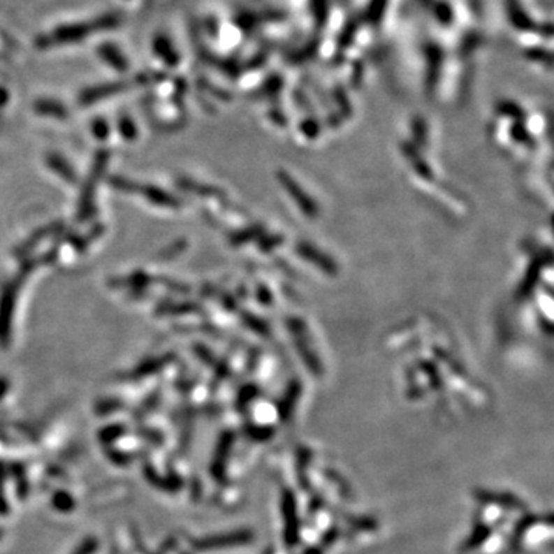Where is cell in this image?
<instances>
[{
	"label": "cell",
	"mask_w": 554,
	"mask_h": 554,
	"mask_svg": "<svg viewBox=\"0 0 554 554\" xmlns=\"http://www.w3.org/2000/svg\"><path fill=\"white\" fill-rule=\"evenodd\" d=\"M120 131H122V136L125 139H134L136 138V128L133 126V124L130 120H122V124H120Z\"/></svg>",
	"instance_id": "9"
},
{
	"label": "cell",
	"mask_w": 554,
	"mask_h": 554,
	"mask_svg": "<svg viewBox=\"0 0 554 554\" xmlns=\"http://www.w3.org/2000/svg\"><path fill=\"white\" fill-rule=\"evenodd\" d=\"M47 163L59 174L60 177L66 180L68 184H75V182H78L75 171L71 168L70 163H68L65 159H62L60 156H56V154H51L47 157Z\"/></svg>",
	"instance_id": "5"
},
{
	"label": "cell",
	"mask_w": 554,
	"mask_h": 554,
	"mask_svg": "<svg viewBox=\"0 0 554 554\" xmlns=\"http://www.w3.org/2000/svg\"><path fill=\"white\" fill-rule=\"evenodd\" d=\"M110 184H111L112 188L120 189V191H125V193H136L139 189L138 184H134V182L128 180L125 177H119V176L111 177Z\"/></svg>",
	"instance_id": "7"
},
{
	"label": "cell",
	"mask_w": 554,
	"mask_h": 554,
	"mask_svg": "<svg viewBox=\"0 0 554 554\" xmlns=\"http://www.w3.org/2000/svg\"><path fill=\"white\" fill-rule=\"evenodd\" d=\"M39 108H41V111L47 112V115L59 116V117L65 116V112H64L65 110L62 108V106H59V105H52V103H47V105H43V103H41V105H39Z\"/></svg>",
	"instance_id": "8"
},
{
	"label": "cell",
	"mask_w": 554,
	"mask_h": 554,
	"mask_svg": "<svg viewBox=\"0 0 554 554\" xmlns=\"http://www.w3.org/2000/svg\"><path fill=\"white\" fill-rule=\"evenodd\" d=\"M106 162H108V154H106L105 151L103 153H99L94 163H93V168H91L89 176L85 182V187H83V189H82L80 202H79V220L88 219L91 216V212H93L96 184L102 176Z\"/></svg>",
	"instance_id": "2"
},
{
	"label": "cell",
	"mask_w": 554,
	"mask_h": 554,
	"mask_svg": "<svg viewBox=\"0 0 554 554\" xmlns=\"http://www.w3.org/2000/svg\"><path fill=\"white\" fill-rule=\"evenodd\" d=\"M62 228H64V224H60V222H56V224L48 225V226H43L42 230L36 231L31 238H29L27 242H24V244H22V245L17 248L16 254H17V256H24V254L29 253L37 244H39L41 240L50 238L51 234H54V233L60 231Z\"/></svg>",
	"instance_id": "4"
},
{
	"label": "cell",
	"mask_w": 554,
	"mask_h": 554,
	"mask_svg": "<svg viewBox=\"0 0 554 554\" xmlns=\"http://www.w3.org/2000/svg\"><path fill=\"white\" fill-rule=\"evenodd\" d=\"M96 545L97 544L94 539H88V541H85L79 546V550L75 551V554H93L96 550Z\"/></svg>",
	"instance_id": "10"
},
{
	"label": "cell",
	"mask_w": 554,
	"mask_h": 554,
	"mask_svg": "<svg viewBox=\"0 0 554 554\" xmlns=\"http://www.w3.org/2000/svg\"><path fill=\"white\" fill-rule=\"evenodd\" d=\"M20 279L6 282L0 291V345L6 348L11 342V326L16 307Z\"/></svg>",
	"instance_id": "1"
},
{
	"label": "cell",
	"mask_w": 554,
	"mask_h": 554,
	"mask_svg": "<svg viewBox=\"0 0 554 554\" xmlns=\"http://www.w3.org/2000/svg\"><path fill=\"white\" fill-rule=\"evenodd\" d=\"M139 193H142L145 196V199L153 202L154 205H161V207H179V201L176 197H173L171 194H168L166 191L161 188H156V187H151V185H145V187H139L138 189Z\"/></svg>",
	"instance_id": "3"
},
{
	"label": "cell",
	"mask_w": 554,
	"mask_h": 554,
	"mask_svg": "<svg viewBox=\"0 0 554 554\" xmlns=\"http://www.w3.org/2000/svg\"><path fill=\"white\" fill-rule=\"evenodd\" d=\"M6 390H8V382H6V379H0V399L3 398Z\"/></svg>",
	"instance_id": "12"
},
{
	"label": "cell",
	"mask_w": 554,
	"mask_h": 554,
	"mask_svg": "<svg viewBox=\"0 0 554 554\" xmlns=\"http://www.w3.org/2000/svg\"><path fill=\"white\" fill-rule=\"evenodd\" d=\"M94 130H96V138L97 139H105L106 134H108V128H106L105 122H96L94 125Z\"/></svg>",
	"instance_id": "11"
},
{
	"label": "cell",
	"mask_w": 554,
	"mask_h": 554,
	"mask_svg": "<svg viewBox=\"0 0 554 554\" xmlns=\"http://www.w3.org/2000/svg\"><path fill=\"white\" fill-rule=\"evenodd\" d=\"M171 359H173V356L168 354V356H162V358H159V359L145 360L140 367H138L133 371L131 376L133 377H145V376L153 374V373H156V371L163 368L165 365H168Z\"/></svg>",
	"instance_id": "6"
}]
</instances>
